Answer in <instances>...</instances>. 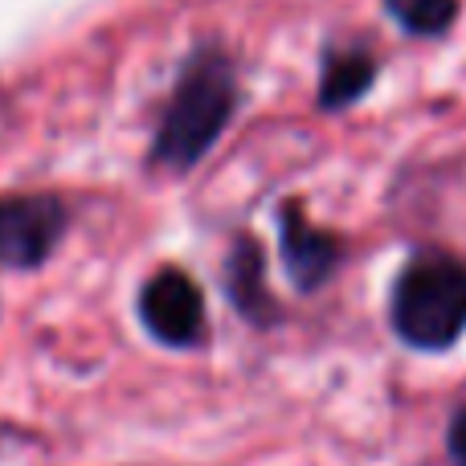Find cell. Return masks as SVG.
Segmentation results:
<instances>
[{
  "label": "cell",
  "mask_w": 466,
  "mask_h": 466,
  "mask_svg": "<svg viewBox=\"0 0 466 466\" xmlns=\"http://www.w3.org/2000/svg\"><path fill=\"white\" fill-rule=\"evenodd\" d=\"M274 233H279V266L295 295H319L331 287L339 266L348 262L344 233L311 221L303 197H282L274 205Z\"/></svg>",
  "instance_id": "5b68a950"
},
{
  "label": "cell",
  "mask_w": 466,
  "mask_h": 466,
  "mask_svg": "<svg viewBox=\"0 0 466 466\" xmlns=\"http://www.w3.org/2000/svg\"><path fill=\"white\" fill-rule=\"evenodd\" d=\"M380 82V57L364 41H328L319 49V82H315V106L323 115H344L372 95Z\"/></svg>",
  "instance_id": "52a82bcc"
},
{
  "label": "cell",
  "mask_w": 466,
  "mask_h": 466,
  "mask_svg": "<svg viewBox=\"0 0 466 466\" xmlns=\"http://www.w3.org/2000/svg\"><path fill=\"white\" fill-rule=\"evenodd\" d=\"M385 16L418 41H438L459 25L462 16V0H380Z\"/></svg>",
  "instance_id": "ba28073f"
},
{
  "label": "cell",
  "mask_w": 466,
  "mask_h": 466,
  "mask_svg": "<svg viewBox=\"0 0 466 466\" xmlns=\"http://www.w3.org/2000/svg\"><path fill=\"white\" fill-rule=\"evenodd\" d=\"M446 459L451 466H466V401L454 405L451 421H446Z\"/></svg>",
  "instance_id": "9c48e42d"
},
{
  "label": "cell",
  "mask_w": 466,
  "mask_h": 466,
  "mask_svg": "<svg viewBox=\"0 0 466 466\" xmlns=\"http://www.w3.org/2000/svg\"><path fill=\"white\" fill-rule=\"evenodd\" d=\"M221 295L246 328H282L287 307L270 287V258H266V241L258 233H233L226 258H221Z\"/></svg>",
  "instance_id": "8992f818"
},
{
  "label": "cell",
  "mask_w": 466,
  "mask_h": 466,
  "mask_svg": "<svg viewBox=\"0 0 466 466\" xmlns=\"http://www.w3.org/2000/svg\"><path fill=\"white\" fill-rule=\"evenodd\" d=\"M74 209L54 188L0 193V270L37 274L70 238Z\"/></svg>",
  "instance_id": "277c9868"
},
{
  "label": "cell",
  "mask_w": 466,
  "mask_h": 466,
  "mask_svg": "<svg viewBox=\"0 0 466 466\" xmlns=\"http://www.w3.org/2000/svg\"><path fill=\"white\" fill-rule=\"evenodd\" d=\"M136 315L147 339L168 352H197L209 339V299L193 270L164 262L139 282Z\"/></svg>",
  "instance_id": "3957f363"
},
{
  "label": "cell",
  "mask_w": 466,
  "mask_h": 466,
  "mask_svg": "<svg viewBox=\"0 0 466 466\" xmlns=\"http://www.w3.org/2000/svg\"><path fill=\"white\" fill-rule=\"evenodd\" d=\"M389 331L418 356H442L466 339V258L446 246L405 254L385 299Z\"/></svg>",
  "instance_id": "7a4b0ae2"
},
{
  "label": "cell",
  "mask_w": 466,
  "mask_h": 466,
  "mask_svg": "<svg viewBox=\"0 0 466 466\" xmlns=\"http://www.w3.org/2000/svg\"><path fill=\"white\" fill-rule=\"evenodd\" d=\"M246 106L238 57L221 37H197L180 57L172 90L147 139L144 168L160 177L197 172Z\"/></svg>",
  "instance_id": "6da1fadb"
}]
</instances>
